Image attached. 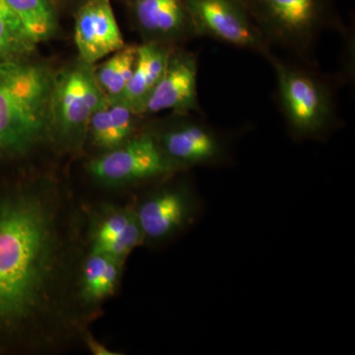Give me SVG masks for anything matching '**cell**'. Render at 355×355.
I'll return each mask as SVG.
<instances>
[{
    "label": "cell",
    "instance_id": "cell-2",
    "mask_svg": "<svg viewBox=\"0 0 355 355\" xmlns=\"http://www.w3.org/2000/svg\"><path fill=\"white\" fill-rule=\"evenodd\" d=\"M55 72L24 58L0 62V156L25 155L50 139Z\"/></svg>",
    "mask_w": 355,
    "mask_h": 355
},
{
    "label": "cell",
    "instance_id": "cell-3",
    "mask_svg": "<svg viewBox=\"0 0 355 355\" xmlns=\"http://www.w3.org/2000/svg\"><path fill=\"white\" fill-rule=\"evenodd\" d=\"M266 43L308 60L320 34L338 26L336 0H245Z\"/></svg>",
    "mask_w": 355,
    "mask_h": 355
},
{
    "label": "cell",
    "instance_id": "cell-20",
    "mask_svg": "<svg viewBox=\"0 0 355 355\" xmlns=\"http://www.w3.org/2000/svg\"><path fill=\"white\" fill-rule=\"evenodd\" d=\"M84 345L90 350L91 354L94 355H118L120 352H114V350L108 349L106 345H103L99 340H96L94 336L91 335L88 331H84L83 336Z\"/></svg>",
    "mask_w": 355,
    "mask_h": 355
},
{
    "label": "cell",
    "instance_id": "cell-21",
    "mask_svg": "<svg viewBox=\"0 0 355 355\" xmlns=\"http://www.w3.org/2000/svg\"><path fill=\"white\" fill-rule=\"evenodd\" d=\"M130 1H132V3H133V2L139 1V0H130Z\"/></svg>",
    "mask_w": 355,
    "mask_h": 355
},
{
    "label": "cell",
    "instance_id": "cell-11",
    "mask_svg": "<svg viewBox=\"0 0 355 355\" xmlns=\"http://www.w3.org/2000/svg\"><path fill=\"white\" fill-rule=\"evenodd\" d=\"M74 41L79 60L92 65L125 46L110 0H87L79 8Z\"/></svg>",
    "mask_w": 355,
    "mask_h": 355
},
{
    "label": "cell",
    "instance_id": "cell-16",
    "mask_svg": "<svg viewBox=\"0 0 355 355\" xmlns=\"http://www.w3.org/2000/svg\"><path fill=\"white\" fill-rule=\"evenodd\" d=\"M173 48L155 42L137 46L135 70L121 100L141 116L146 100L164 73Z\"/></svg>",
    "mask_w": 355,
    "mask_h": 355
},
{
    "label": "cell",
    "instance_id": "cell-5",
    "mask_svg": "<svg viewBox=\"0 0 355 355\" xmlns=\"http://www.w3.org/2000/svg\"><path fill=\"white\" fill-rule=\"evenodd\" d=\"M95 65L77 60L55 72L51 103L50 139L74 150L87 139L89 123L106 99L96 80Z\"/></svg>",
    "mask_w": 355,
    "mask_h": 355
},
{
    "label": "cell",
    "instance_id": "cell-15",
    "mask_svg": "<svg viewBox=\"0 0 355 355\" xmlns=\"http://www.w3.org/2000/svg\"><path fill=\"white\" fill-rule=\"evenodd\" d=\"M140 116L123 100L106 97L91 118L87 139L102 153L112 150L140 132Z\"/></svg>",
    "mask_w": 355,
    "mask_h": 355
},
{
    "label": "cell",
    "instance_id": "cell-7",
    "mask_svg": "<svg viewBox=\"0 0 355 355\" xmlns=\"http://www.w3.org/2000/svg\"><path fill=\"white\" fill-rule=\"evenodd\" d=\"M133 207L144 241L148 244H161L184 232L202 209L197 191L186 180L163 184Z\"/></svg>",
    "mask_w": 355,
    "mask_h": 355
},
{
    "label": "cell",
    "instance_id": "cell-19",
    "mask_svg": "<svg viewBox=\"0 0 355 355\" xmlns=\"http://www.w3.org/2000/svg\"><path fill=\"white\" fill-rule=\"evenodd\" d=\"M36 46L19 19L0 0V62L25 58Z\"/></svg>",
    "mask_w": 355,
    "mask_h": 355
},
{
    "label": "cell",
    "instance_id": "cell-13",
    "mask_svg": "<svg viewBox=\"0 0 355 355\" xmlns=\"http://www.w3.org/2000/svg\"><path fill=\"white\" fill-rule=\"evenodd\" d=\"M132 6L146 42L177 46L180 42L198 37L186 0H139Z\"/></svg>",
    "mask_w": 355,
    "mask_h": 355
},
{
    "label": "cell",
    "instance_id": "cell-18",
    "mask_svg": "<svg viewBox=\"0 0 355 355\" xmlns=\"http://www.w3.org/2000/svg\"><path fill=\"white\" fill-rule=\"evenodd\" d=\"M137 58V46L125 44L99 67H94L96 80L109 99H121L132 78Z\"/></svg>",
    "mask_w": 355,
    "mask_h": 355
},
{
    "label": "cell",
    "instance_id": "cell-6",
    "mask_svg": "<svg viewBox=\"0 0 355 355\" xmlns=\"http://www.w3.org/2000/svg\"><path fill=\"white\" fill-rule=\"evenodd\" d=\"M87 171L99 183L123 187L168 179L184 170L166 155L156 135L147 128L89 161Z\"/></svg>",
    "mask_w": 355,
    "mask_h": 355
},
{
    "label": "cell",
    "instance_id": "cell-1",
    "mask_svg": "<svg viewBox=\"0 0 355 355\" xmlns=\"http://www.w3.org/2000/svg\"><path fill=\"white\" fill-rule=\"evenodd\" d=\"M83 220L48 178L0 195V345L58 352L91 320L78 298Z\"/></svg>",
    "mask_w": 355,
    "mask_h": 355
},
{
    "label": "cell",
    "instance_id": "cell-12",
    "mask_svg": "<svg viewBox=\"0 0 355 355\" xmlns=\"http://www.w3.org/2000/svg\"><path fill=\"white\" fill-rule=\"evenodd\" d=\"M88 250L123 261L144 244L135 207H108L94 216L88 225Z\"/></svg>",
    "mask_w": 355,
    "mask_h": 355
},
{
    "label": "cell",
    "instance_id": "cell-4",
    "mask_svg": "<svg viewBox=\"0 0 355 355\" xmlns=\"http://www.w3.org/2000/svg\"><path fill=\"white\" fill-rule=\"evenodd\" d=\"M275 69L279 101L287 125L296 139H321L336 121V105L329 86L312 71L268 58Z\"/></svg>",
    "mask_w": 355,
    "mask_h": 355
},
{
    "label": "cell",
    "instance_id": "cell-17",
    "mask_svg": "<svg viewBox=\"0 0 355 355\" xmlns=\"http://www.w3.org/2000/svg\"><path fill=\"white\" fill-rule=\"evenodd\" d=\"M19 19L25 31L38 46L58 30V15L50 0H2Z\"/></svg>",
    "mask_w": 355,
    "mask_h": 355
},
{
    "label": "cell",
    "instance_id": "cell-14",
    "mask_svg": "<svg viewBox=\"0 0 355 355\" xmlns=\"http://www.w3.org/2000/svg\"><path fill=\"white\" fill-rule=\"evenodd\" d=\"M123 261L87 250L79 266L78 298L89 314L112 297L120 286Z\"/></svg>",
    "mask_w": 355,
    "mask_h": 355
},
{
    "label": "cell",
    "instance_id": "cell-9",
    "mask_svg": "<svg viewBox=\"0 0 355 355\" xmlns=\"http://www.w3.org/2000/svg\"><path fill=\"white\" fill-rule=\"evenodd\" d=\"M171 123L150 128L166 155L186 171L198 166H216L227 160L231 144L225 135L191 114H174Z\"/></svg>",
    "mask_w": 355,
    "mask_h": 355
},
{
    "label": "cell",
    "instance_id": "cell-10",
    "mask_svg": "<svg viewBox=\"0 0 355 355\" xmlns=\"http://www.w3.org/2000/svg\"><path fill=\"white\" fill-rule=\"evenodd\" d=\"M198 58L195 53L173 48L164 73L142 110V116L170 111L174 114H202L198 94Z\"/></svg>",
    "mask_w": 355,
    "mask_h": 355
},
{
    "label": "cell",
    "instance_id": "cell-8",
    "mask_svg": "<svg viewBox=\"0 0 355 355\" xmlns=\"http://www.w3.org/2000/svg\"><path fill=\"white\" fill-rule=\"evenodd\" d=\"M198 37H207L265 57L272 48L252 17L245 0H186Z\"/></svg>",
    "mask_w": 355,
    "mask_h": 355
}]
</instances>
